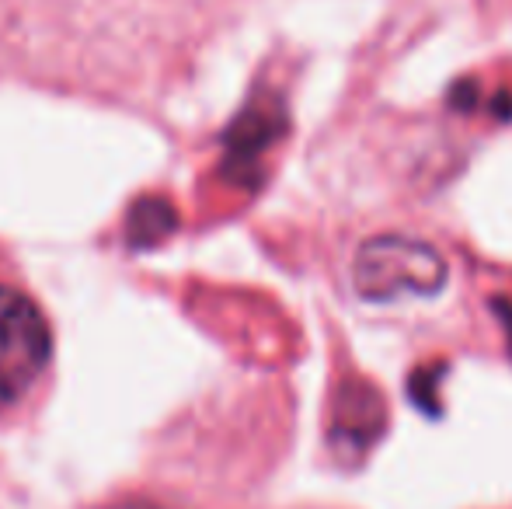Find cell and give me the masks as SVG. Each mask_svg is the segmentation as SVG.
I'll use <instances>...</instances> for the list:
<instances>
[{
    "label": "cell",
    "mask_w": 512,
    "mask_h": 509,
    "mask_svg": "<svg viewBox=\"0 0 512 509\" xmlns=\"http://www.w3.org/2000/svg\"><path fill=\"white\" fill-rule=\"evenodd\" d=\"M115 509H171V506H161V503H150V499H133V503H122Z\"/></svg>",
    "instance_id": "cell-7"
},
{
    "label": "cell",
    "mask_w": 512,
    "mask_h": 509,
    "mask_svg": "<svg viewBox=\"0 0 512 509\" xmlns=\"http://www.w3.org/2000/svg\"><path fill=\"white\" fill-rule=\"evenodd\" d=\"M411 381H415V384H425V391H422V387H418V391H411V398H415V405H422L429 415H436V405H432V398L439 401L436 384L443 381V374H439V370H436V374H432V370H418V374L411 377Z\"/></svg>",
    "instance_id": "cell-6"
},
{
    "label": "cell",
    "mask_w": 512,
    "mask_h": 509,
    "mask_svg": "<svg viewBox=\"0 0 512 509\" xmlns=\"http://www.w3.org/2000/svg\"><path fill=\"white\" fill-rule=\"evenodd\" d=\"M53 356L46 314L21 290L0 286V412L18 405Z\"/></svg>",
    "instance_id": "cell-2"
},
{
    "label": "cell",
    "mask_w": 512,
    "mask_h": 509,
    "mask_svg": "<svg viewBox=\"0 0 512 509\" xmlns=\"http://www.w3.org/2000/svg\"><path fill=\"white\" fill-rule=\"evenodd\" d=\"M450 279L439 248L408 234H377L352 258V286L363 300L391 304L405 297H436Z\"/></svg>",
    "instance_id": "cell-1"
},
{
    "label": "cell",
    "mask_w": 512,
    "mask_h": 509,
    "mask_svg": "<svg viewBox=\"0 0 512 509\" xmlns=\"http://www.w3.org/2000/svg\"><path fill=\"white\" fill-rule=\"evenodd\" d=\"M286 133V112L279 98H255L223 136V171L234 182H255L258 161Z\"/></svg>",
    "instance_id": "cell-3"
},
{
    "label": "cell",
    "mask_w": 512,
    "mask_h": 509,
    "mask_svg": "<svg viewBox=\"0 0 512 509\" xmlns=\"http://www.w3.org/2000/svg\"><path fill=\"white\" fill-rule=\"evenodd\" d=\"M178 217H175V206L161 196H143L133 203L126 220V234H129V245L133 248H154L157 241H164L171 231H175Z\"/></svg>",
    "instance_id": "cell-5"
},
{
    "label": "cell",
    "mask_w": 512,
    "mask_h": 509,
    "mask_svg": "<svg viewBox=\"0 0 512 509\" xmlns=\"http://www.w3.org/2000/svg\"><path fill=\"white\" fill-rule=\"evenodd\" d=\"M384 433V398L363 381H349L338 394L331 447L345 457H363Z\"/></svg>",
    "instance_id": "cell-4"
}]
</instances>
